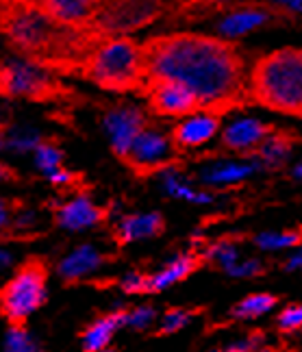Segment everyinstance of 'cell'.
Wrapping results in <instances>:
<instances>
[{"mask_svg":"<svg viewBox=\"0 0 302 352\" xmlns=\"http://www.w3.org/2000/svg\"><path fill=\"white\" fill-rule=\"evenodd\" d=\"M252 352H279L277 348H266V346H259L257 350H252Z\"/></svg>","mask_w":302,"mask_h":352,"instance_id":"40","label":"cell"},{"mask_svg":"<svg viewBox=\"0 0 302 352\" xmlns=\"http://www.w3.org/2000/svg\"><path fill=\"white\" fill-rule=\"evenodd\" d=\"M296 135L287 129H274L266 142L257 148V153L252 155L261 168H281L285 166V161L290 159L292 155V148L296 144Z\"/></svg>","mask_w":302,"mask_h":352,"instance_id":"17","label":"cell"},{"mask_svg":"<svg viewBox=\"0 0 302 352\" xmlns=\"http://www.w3.org/2000/svg\"><path fill=\"white\" fill-rule=\"evenodd\" d=\"M261 342H263V337H261L259 333H252L248 337H241V340L233 342L224 348H217V350H211V352H252L261 346Z\"/></svg>","mask_w":302,"mask_h":352,"instance_id":"32","label":"cell"},{"mask_svg":"<svg viewBox=\"0 0 302 352\" xmlns=\"http://www.w3.org/2000/svg\"><path fill=\"white\" fill-rule=\"evenodd\" d=\"M294 179H296V181H302V161L294 168Z\"/></svg>","mask_w":302,"mask_h":352,"instance_id":"38","label":"cell"},{"mask_svg":"<svg viewBox=\"0 0 302 352\" xmlns=\"http://www.w3.org/2000/svg\"><path fill=\"white\" fill-rule=\"evenodd\" d=\"M155 320H157V311L148 305H142V307H135V309L127 311V314H122V327L144 331V329L153 327Z\"/></svg>","mask_w":302,"mask_h":352,"instance_id":"26","label":"cell"},{"mask_svg":"<svg viewBox=\"0 0 302 352\" xmlns=\"http://www.w3.org/2000/svg\"><path fill=\"white\" fill-rule=\"evenodd\" d=\"M277 307V296H272L268 292H259V294H250L246 296L244 300H239L235 307H233V318L248 322V320H259L268 316L270 311Z\"/></svg>","mask_w":302,"mask_h":352,"instance_id":"22","label":"cell"},{"mask_svg":"<svg viewBox=\"0 0 302 352\" xmlns=\"http://www.w3.org/2000/svg\"><path fill=\"white\" fill-rule=\"evenodd\" d=\"M285 270L287 272H302V246L290 250V256L285 259Z\"/></svg>","mask_w":302,"mask_h":352,"instance_id":"34","label":"cell"},{"mask_svg":"<svg viewBox=\"0 0 302 352\" xmlns=\"http://www.w3.org/2000/svg\"><path fill=\"white\" fill-rule=\"evenodd\" d=\"M261 7H266L274 18L302 24V0H263Z\"/></svg>","mask_w":302,"mask_h":352,"instance_id":"25","label":"cell"},{"mask_svg":"<svg viewBox=\"0 0 302 352\" xmlns=\"http://www.w3.org/2000/svg\"><path fill=\"white\" fill-rule=\"evenodd\" d=\"M207 259L215 265H219L226 272L230 265H235L239 259H241V252H239V246L235 241L230 239H219L215 243H211L209 250H207Z\"/></svg>","mask_w":302,"mask_h":352,"instance_id":"24","label":"cell"},{"mask_svg":"<svg viewBox=\"0 0 302 352\" xmlns=\"http://www.w3.org/2000/svg\"><path fill=\"white\" fill-rule=\"evenodd\" d=\"M13 263V256L7 248H0V270H5Z\"/></svg>","mask_w":302,"mask_h":352,"instance_id":"37","label":"cell"},{"mask_svg":"<svg viewBox=\"0 0 302 352\" xmlns=\"http://www.w3.org/2000/svg\"><path fill=\"white\" fill-rule=\"evenodd\" d=\"M176 159V146L170 135L153 126H146L131 144L125 161L137 172H163L172 168Z\"/></svg>","mask_w":302,"mask_h":352,"instance_id":"7","label":"cell"},{"mask_svg":"<svg viewBox=\"0 0 302 352\" xmlns=\"http://www.w3.org/2000/svg\"><path fill=\"white\" fill-rule=\"evenodd\" d=\"M120 327H122V314H111V316L98 318L83 333L85 352H103V350H107Z\"/></svg>","mask_w":302,"mask_h":352,"instance_id":"20","label":"cell"},{"mask_svg":"<svg viewBox=\"0 0 302 352\" xmlns=\"http://www.w3.org/2000/svg\"><path fill=\"white\" fill-rule=\"evenodd\" d=\"M146 78H168L185 85L202 111H224L250 104L248 67L237 44L200 33L150 37L142 44Z\"/></svg>","mask_w":302,"mask_h":352,"instance_id":"1","label":"cell"},{"mask_svg":"<svg viewBox=\"0 0 302 352\" xmlns=\"http://www.w3.org/2000/svg\"><path fill=\"white\" fill-rule=\"evenodd\" d=\"M161 183H163V189H166V194H170L172 198L194 202V205H211L213 202V194L200 192V189L191 187L189 183H185L181 172H176L172 168L161 172Z\"/></svg>","mask_w":302,"mask_h":352,"instance_id":"21","label":"cell"},{"mask_svg":"<svg viewBox=\"0 0 302 352\" xmlns=\"http://www.w3.org/2000/svg\"><path fill=\"white\" fill-rule=\"evenodd\" d=\"M100 218H103V211L96 207L87 196H76L72 200H67L57 211V222L65 231H72V233L87 231V228L98 224Z\"/></svg>","mask_w":302,"mask_h":352,"instance_id":"15","label":"cell"},{"mask_svg":"<svg viewBox=\"0 0 302 352\" xmlns=\"http://www.w3.org/2000/svg\"><path fill=\"white\" fill-rule=\"evenodd\" d=\"M222 116L213 111H196L191 116H185L178 124H174L170 138L176 148H200L209 144L219 133Z\"/></svg>","mask_w":302,"mask_h":352,"instance_id":"10","label":"cell"},{"mask_svg":"<svg viewBox=\"0 0 302 352\" xmlns=\"http://www.w3.org/2000/svg\"><path fill=\"white\" fill-rule=\"evenodd\" d=\"M274 20L272 13L266 7H259L255 3L241 5L228 11L226 16L217 22V31L222 37H244L261 26H266Z\"/></svg>","mask_w":302,"mask_h":352,"instance_id":"14","label":"cell"},{"mask_svg":"<svg viewBox=\"0 0 302 352\" xmlns=\"http://www.w3.org/2000/svg\"><path fill=\"white\" fill-rule=\"evenodd\" d=\"M5 350L7 352H39L37 342L20 327H13L5 337Z\"/></svg>","mask_w":302,"mask_h":352,"instance_id":"28","label":"cell"},{"mask_svg":"<svg viewBox=\"0 0 302 352\" xmlns=\"http://www.w3.org/2000/svg\"><path fill=\"white\" fill-rule=\"evenodd\" d=\"M196 267V256L194 254H176L163 265L159 272L150 274L146 278V292H166L174 287L176 283L187 278Z\"/></svg>","mask_w":302,"mask_h":352,"instance_id":"18","label":"cell"},{"mask_svg":"<svg viewBox=\"0 0 302 352\" xmlns=\"http://www.w3.org/2000/svg\"><path fill=\"white\" fill-rule=\"evenodd\" d=\"M255 246L263 252H285L302 246V233L298 231H263L255 235Z\"/></svg>","mask_w":302,"mask_h":352,"instance_id":"23","label":"cell"},{"mask_svg":"<svg viewBox=\"0 0 302 352\" xmlns=\"http://www.w3.org/2000/svg\"><path fill=\"white\" fill-rule=\"evenodd\" d=\"M103 352H116V350H109V348H107V350H103Z\"/></svg>","mask_w":302,"mask_h":352,"instance_id":"41","label":"cell"},{"mask_svg":"<svg viewBox=\"0 0 302 352\" xmlns=\"http://www.w3.org/2000/svg\"><path fill=\"white\" fill-rule=\"evenodd\" d=\"M46 298V283L39 267H24L9 280L0 302L9 320L22 322L42 307Z\"/></svg>","mask_w":302,"mask_h":352,"instance_id":"6","label":"cell"},{"mask_svg":"<svg viewBox=\"0 0 302 352\" xmlns=\"http://www.w3.org/2000/svg\"><path fill=\"white\" fill-rule=\"evenodd\" d=\"M52 20L72 29H91V18L98 7V0H33Z\"/></svg>","mask_w":302,"mask_h":352,"instance_id":"12","label":"cell"},{"mask_svg":"<svg viewBox=\"0 0 302 352\" xmlns=\"http://www.w3.org/2000/svg\"><path fill=\"white\" fill-rule=\"evenodd\" d=\"M263 270L266 267H263V261L261 259H255V256H241L235 265H230L226 270V274L233 278H255L263 272Z\"/></svg>","mask_w":302,"mask_h":352,"instance_id":"29","label":"cell"},{"mask_svg":"<svg viewBox=\"0 0 302 352\" xmlns=\"http://www.w3.org/2000/svg\"><path fill=\"white\" fill-rule=\"evenodd\" d=\"M259 170L261 164L255 157L244 161H213V164L200 170V181L211 187H230L252 179Z\"/></svg>","mask_w":302,"mask_h":352,"instance_id":"13","label":"cell"},{"mask_svg":"<svg viewBox=\"0 0 302 352\" xmlns=\"http://www.w3.org/2000/svg\"><path fill=\"white\" fill-rule=\"evenodd\" d=\"M78 72L109 91H140L146 80L142 46L125 35H103L89 48Z\"/></svg>","mask_w":302,"mask_h":352,"instance_id":"4","label":"cell"},{"mask_svg":"<svg viewBox=\"0 0 302 352\" xmlns=\"http://www.w3.org/2000/svg\"><path fill=\"white\" fill-rule=\"evenodd\" d=\"M189 320H191V314H189L187 309H170L168 314L161 318V322H159V331H161V333H166V335L178 333L181 329L187 327Z\"/></svg>","mask_w":302,"mask_h":352,"instance_id":"30","label":"cell"},{"mask_svg":"<svg viewBox=\"0 0 302 352\" xmlns=\"http://www.w3.org/2000/svg\"><path fill=\"white\" fill-rule=\"evenodd\" d=\"M148 126L146 116L131 104H116L105 113V129L111 140V148L118 157L125 159L135 138Z\"/></svg>","mask_w":302,"mask_h":352,"instance_id":"9","label":"cell"},{"mask_svg":"<svg viewBox=\"0 0 302 352\" xmlns=\"http://www.w3.org/2000/svg\"><path fill=\"white\" fill-rule=\"evenodd\" d=\"M35 164L46 176H50L54 170L61 168V153H59V148H54L52 144H37Z\"/></svg>","mask_w":302,"mask_h":352,"instance_id":"27","label":"cell"},{"mask_svg":"<svg viewBox=\"0 0 302 352\" xmlns=\"http://www.w3.org/2000/svg\"><path fill=\"white\" fill-rule=\"evenodd\" d=\"M0 31L37 65L63 72H78L89 48L103 37L94 29L59 24L33 0H0Z\"/></svg>","mask_w":302,"mask_h":352,"instance_id":"2","label":"cell"},{"mask_svg":"<svg viewBox=\"0 0 302 352\" xmlns=\"http://www.w3.org/2000/svg\"><path fill=\"white\" fill-rule=\"evenodd\" d=\"M9 176H11V172H9V170H7L5 166H0V181H7Z\"/></svg>","mask_w":302,"mask_h":352,"instance_id":"39","label":"cell"},{"mask_svg":"<svg viewBox=\"0 0 302 352\" xmlns=\"http://www.w3.org/2000/svg\"><path fill=\"white\" fill-rule=\"evenodd\" d=\"M250 102L302 118V48H279L259 57L248 72Z\"/></svg>","mask_w":302,"mask_h":352,"instance_id":"3","label":"cell"},{"mask_svg":"<svg viewBox=\"0 0 302 352\" xmlns=\"http://www.w3.org/2000/svg\"><path fill=\"white\" fill-rule=\"evenodd\" d=\"M103 265V252L94 243H80L59 261V274L65 280H78L94 274Z\"/></svg>","mask_w":302,"mask_h":352,"instance_id":"16","label":"cell"},{"mask_svg":"<svg viewBox=\"0 0 302 352\" xmlns=\"http://www.w3.org/2000/svg\"><path fill=\"white\" fill-rule=\"evenodd\" d=\"M277 129L270 122H261L255 118H241L230 122V124L222 131V144L224 148L239 155H255L257 148L266 142L268 135Z\"/></svg>","mask_w":302,"mask_h":352,"instance_id":"11","label":"cell"},{"mask_svg":"<svg viewBox=\"0 0 302 352\" xmlns=\"http://www.w3.org/2000/svg\"><path fill=\"white\" fill-rule=\"evenodd\" d=\"M0 94L9 98L54 100L63 94V87L42 65L9 61L0 65Z\"/></svg>","mask_w":302,"mask_h":352,"instance_id":"5","label":"cell"},{"mask_svg":"<svg viewBox=\"0 0 302 352\" xmlns=\"http://www.w3.org/2000/svg\"><path fill=\"white\" fill-rule=\"evenodd\" d=\"M163 231V218L159 213H135L118 222V237L122 241H140L155 237Z\"/></svg>","mask_w":302,"mask_h":352,"instance_id":"19","label":"cell"},{"mask_svg":"<svg viewBox=\"0 0 302 352\" xmlns=\"http://www.w3.org/2000/svg\"><path fill=\"white\" fill-rule=\"evenodd\" d=\"M9 224V207L5 200H0V231Z\"/></svg>","mask_w":302,"mask_h":352,"instance_id":"36","label":"cell"},{"mask_svg":"<svg viewBox=\"0 0 302 352\" xmlns=\"http://www.w3.org/2000/svg\"><path fill=\"white\" fill-rule=\"evenodd\" d=\"M146 274L140 272H127L125 276L120 278V287L125 289L127 294H140L146 292Z\"/></svg>","mask_w":302,"mask_h":352,"instance_id":"33","label":"cell"},{"mask_svg":"<svg viewBox=\"0 0 302 352\" xmlns=\"http://www.w3.org/2000/svg\"><path fill=\"white\" fill-rule=\"evenodd\" d=\"M277 327L285 333L302 331V305H287L285 309H281Z\"/></svg>","mask_w":302,"mask_h":352,"instance_id":"31","label":"cell"},{"mask_svg":"<svg viewBox=\"0 0 302 352\" xmlns=\"http://www.w3.org/2000/svg\"><path fill=\"white\" fill-rule=\"evenodd\" d=\"M48 179H50L54 185H67V183L72 181V176H70V172H65L63 168H59V170H54V172L48 176Z\"/></svg>","mask_w":302,"mask_h":352,"instance_id":"35","label":"cell"},{"mask_svg":"<svg viewBox=\"0 0 302 352\" xmlns=\"http://www.w3.org/2000/svg\"><path fill=\"white\" fill-rule=\"evenodd\" d=\"M140 91L146 96L150 111L163 118H185L202 111V104L194 94L168 78H146Z\"/></svg>","mask_w":302,"mask_h":352,"instance_id":"8","label":"cell"}]
</instances>
